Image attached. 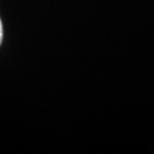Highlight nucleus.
Masks as SVG:
<instances>
[{"label": "nucleus", "mask_w": 154, "mask_h": 154, "mask_svg": "<svg viewBox=\"0 0 154 154\" xmlns=\"http://www.w3.org/2000/svg\"><path fill=\"white\" fill-rule=\"evenodd\" d=\"M2 41V24H1V20H0V45Z\"/></svg>", "instance_id": "nucleus-1"}]
</instances>
